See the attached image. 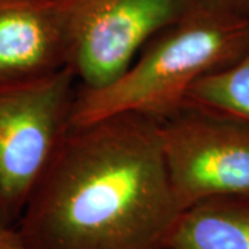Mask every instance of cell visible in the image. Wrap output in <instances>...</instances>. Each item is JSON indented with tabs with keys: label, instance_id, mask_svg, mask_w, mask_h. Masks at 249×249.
Wrapping results in <instances>:
<instances>
[{
	"label": "cell",
	"instance_id": "cell-1",
	"mask_svg": "<svg viewBox=\"0 0 249 249\" xmlns=\"http://www.w3.org/2000/svg\"><path fill=\"white\" fill-rule=\"evenodd\" d=\"M180 213L158 118L71 124L17 231L29 249H162Z\"/></svg>",
	"mask_w": 249,
	"mask_h": 249
},
{
	"label": "cell",
	"instance_id": "cell-7",
	"mask_svg": "<svg viewBox=\"0 0 249 249\" xmlns=\"http://www.w3.org/2000/svg\"><path fill=\"white\" fill-rule=\"evenodd\" d=\"M162 249H249V194L214 196L183 209Z\"/></svg>",
	"mask_w": 249,
	"mask_h": 249
},
{
	"label": "cell",
	"instance_id": "cell-5",
	"mask_svg": "<svg viewBox=\"0 0 249 249\" xmlns=\"http://www.w3.org/2000/svg\"><path fill=\"white\" fill-rule=\"evenodd\" d=\"M191 0H68L70 67L86 89L121 76Z\"/></svg>",
	"mask_w": 249,
	"mask_h": 249
},
{
	"label": "cell",
	"instance_id": "cell-6",
	"mask_svg": "<svg viewBox=\"0 0 249 249\" xmlns=\"http://www.w3.org/2000/svg\"><path fill=\"white\" fill-rule=\"evenodd\" d=\"M70 67L68 0H0V83Z\"/></svg>",
	"mask_w": 249,
	"mask_h": 249
},
{
	"label": "cell",
	"instance_id": "cell-4",
	"mask_svg": "<svg viewBox=\"0 0 249 249\" xmlns=\"http://www.w3.org/2000/svg\"><path fill=\"white\" fill-rule=\"evenodd\" d=\"M180 212L204 199L249 194V122L184 104L158 118Z\"/></svg>",
	"mask_w": 249,
	"mask_h": 249
},
{
	"label": "cell",
	"instance_id": "cell-3",
	"mask_svg": "<svg viewBox=\"0 0 249 249\" xmlns=\"http://www.w3.org/2000/svg\"><path fill=\"white\" fill-rule=\"evenodd\" d=\"M78 89L71 67L37 79L0 83V226L17 227L71 126Z\"/></svg>",
	"mask_w": 249,
	"mask_h": 249
},
{
	"label": "cell",
	"instance_id": "cell-8",
	"mask_svg": "<svg viewBox=\"0 0 249 249\" xmlns=\"http://www.w3.org/2000/svg\"><path fill=\"white\" fill-rule=\"evenodd\" d=\"M184 104L249 122V47L230 67L198 80L188 90Z\"/></svg>",
	"mask_w": 249,
	"mask_h": 249
},
{
	"label": "cell",
	"instance_id": "cell-9",
	"mask_svg": "<svg viewBox=\"0 0 249 249\" xmlns=\"http://www.w3.org/2000/svg\"><path fill=\"white\" fill-rule=\"evenodd\" d=\"M0 249H29L16 227L0 226Z\"/></svg>",
	"mask_w": 249,
	"mask_h": 249
},
{
	"label": "cell",
	"instance_id": "cell-2",
	"mask_svg": "<svg viewBox=\"0 0 249 249\" xmlns=\"http://www.w3.org/2000/svg\"><path fill=\"white\" fill-rule=\"evenodd\" d=\"M248 47L249 14L232 0H191L121 76L98 89L79 85L71 124L126 112L169 115L198 80L230 67Z\"/></svg>",
	"mask_w": 249,
	"mask_h": 249
},
{
	"label": "cell",
	"instance_id": "cell-10",
	"mask_svg": "<svg viewBox=\"0 0 249 249\" xmlns=\"http://www.w3.org/2000/svg\"><path fill=\"white\" fill-rule=\"evenodd\" d=\"M234 4L238 7L240 10H242L244 13L249 14V0H232Z\"/></svg>",
	"mask_w": 249,
	"mask_h": 249
}]
</instances>
